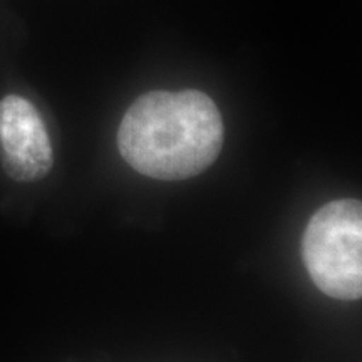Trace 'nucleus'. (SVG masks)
<instances>
[{"label": "nucleus", "mask_w": 362, "mask_h": 362, "mask_svg": "<svg viewBox=\"0 0 362 362\" xmlns=\"http://www.w3.org/2000/svg\"><path fill=\"white\" fill-rule=\"evenodd\" d=\"M304 264L317 288L341 300L362 296V205L336 200L315 211L302 238Z\"/></svg>", "instance_id": "f03ea898"}, {"label": "nucleus", "mask_w": 362, "mask_h": 362, "mask_svg": "<svg viewBox=\"0 0 362 362\" xmlns=\"http://www.w3.org/2000/svg\"><path fill=\"white\" fill-rule=\"evenodd\" d=\"M0 155L4 170L16 181H37L54 165L42 117L27 99L16 94L0 101Z\"/></svg>", "instance_id": "7ed1b4c3"}, {"label": "nucleus", "mask_w": 362, "mask_h": 362, "mask_svg": "<svg viewBox=\"0 0 362 362\" xmlns=\"http://www.w3.org/2000/svg\"><path fill=\"white\" fill-rule=\"evenodd\" d=\"M223 119L202 90H153L131 104L117 129V148L131 168L176 181L200 175L223 146Z\"/></svg>", "instance_id": "f257e3e1"}]
</instances>
